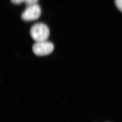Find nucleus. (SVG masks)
<instances>
[{"instance_id":"nucleus-6","label":"nucleus","mask_w":122,"mask_h":122,"mask_svg":"<svg viewBox=\"0 0 122 122\" xmlns=\"http://www.w3.org/2000/svg\"><path fill=\"white\" fill-rule=\"evenodd\" d=\"M10 0L13 3L16 4V5H19L20 4L22 3V2L25 1V0Z\"/></svg>"},{"instance_id":"nucleus-5","label":"nucleus","mask_w":122,"mask_h":122,"mask_svg":"<svg viewBox=\"0 0 122 122\" xmlns=\"http://www.w3.org/2000/svg\"><path fill=\"white\" fill-rule=\"evenodd\" d=\"M115 4L118 8L122 12V0H115Z\"/></svg>"},{"instance_id":"nucleus-4","label":"nucleus","mask_w":122,"mask_h":122,"mask_svg":"<svg viewBox=\"0 0 122 122\" xmlns=\"http://www.w3.org/2000/svg\"><path fill=\"white\" fill-rule=\"evenodd\" d=\"M38 1V0H25L24 2L28 7L37 5Z\"/></svg>"},{"instance_id":"nucleus-3","label":"nucleus","mask_w":122,"mask_h":122,"mask_svg":"<svg viewBox=\"0 0 122 122\" xmlns=\"http://www.w3.org/2000/svg\"><path fill=\"white\" fill-rule=\"evenodd\" d=\"M41 14V7L38 5L28 6L22 13L21 17L25 21H30L37 20Z\"/></svg>"},{"instance_id":"nucleus-2","label":"nucleus","mask_w":122,"mask_h":122,"mask_svg":"<svg viewBox=\"0 0 122 122\" xmlns=\"http://www.w3.org/2000/svg\"><path fill=\"white\" fill-rule=\"evenodd\" d=\"M34 53L38 56H45L51 53L54 50V46L52 43L45 41L35 43L32 46Z\"/></svg>"},{"instance_id":"nucleus-1","label":"nucleus","mask_w":122,"mask_h":122,"mask_svg":"<svg viewBox=\"0 0 122 122\" xmlns=\"http://www.w3.org/2000/svg\"><path fill=\"white\" fill-rule=\"evenodd\" d=\"M30 35L32 39L36 42L47 41L50 35V30L46 25L37 23L34 25L30 30Z\"/></svg>"}]
</instances>
